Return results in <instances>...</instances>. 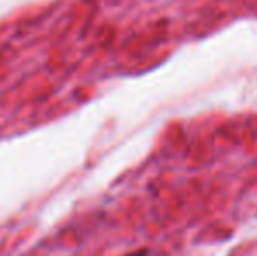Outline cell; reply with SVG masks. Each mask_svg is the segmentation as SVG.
I'll use <instances>...</instances> for the list:
<instances>
[{"mask_svg":"<svg viewBox=\"0 0 257 256\" xmlns=\"http://www.w3.org/2000/svg\"><path fill=\"white\" fill-rule=\"evenodd\" d=\"M124 256H147V251H146V249L135 251V253H130V254H124Z\"/></svg>","mask_w":257,"mask_h":256,"instance_id":"obj_1","label":"cell"}]
</instances>
